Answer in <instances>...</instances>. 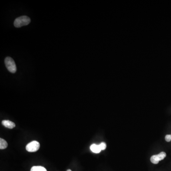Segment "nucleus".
<instances>
[{
  "label": "nucleus",
  "instance_id": "3",
  "mask_svg": "<svg viewBox=\"0 0 171 171\" xmlns=\"http://www.w3.org/2000/svg\"><path fill=\"white\" fill-rule=\"evenodd\" d=\"M40 147V143L36 141H33L28 143L26 145V149L29 152H34L38 151Z\"/></svg>",
  "mask_w": 171,
  "mask_h": 171
},
{
  "label": "nucleus",
  "instance_id": "9",
  "mask_svg": "<svg viewBox=\"0 0 171 171\" xmlns=\"http://www.w3.org/2000/svg\"><path fill=\"white\" fill-rule=\"evenodd\" d=\"M99 146L101 150H105L107 147V145H106L105 142H101L100 145H99Z\"/></svg>",
  "mask_w": 171,
  "mask_h": 171
},
{
  "label": "nucleus",
  "instance_id": "11",
  "mask_svg": "<svg viewBox=\"0 0 171 171\" xmlns=\"http://www.w3.org/2000/svg\"><path fill=\"white\" fill-rule=\"evenodd\" d=\"M67 171H72L71 170H70V169H68V170H67Z\"/></svg>",
  "mask_w": 171,
  "mask_h": 171
},
{
  "label": "nucleus",
  "instance_id": "6",
  "mask_svg": "<svg viewBox=\"0 0 171 171\" xmlns=\"http://www.w3.org/2000/svg\"><path fill=\"white\" fill-rule=\"evenodd\" d=\"M90 148V150H91V151L92 152L96 153V154L99 153L101 151L99 145H97L96 144L92 145H91Z\"/></svg>",
  "mask_w": 171,
  "mask_h": 171
},
{
  "label": "nucleus",
  "instance_id": "10",
  "mask_svg": "<svg viewBox=\"0 0 171 171\" xmlns=\"http://www.w3.org/2000/svg\"><path fill=\"white\" fill-rule=\"evenodd\" d=\"M165 139L166 140V141L168 142H169L171 141V135H166L165 137Z\"/></svg>",
  "mask_w": 171,
  "mask_h": 171
},
{
  "label": "nucleus",
  "instance_id": "4",
  "mask_svg": "<svg viewBox=\"0 0 171 171\" xmlns=\"http://www.w3.org/2000/svg\"><path fill=\"white\" fill-rule=\"evenodd\" d=\"M166 156V153L164 152H162L157 155H152L150 158V160L152 164H158L159 162L163 160Z\"/></svg>",
  "mask_w": 171,
  "mask_h": 171
},
{
  "label": "nucleus",
  "instance_id": "2",
  "mask_svg": "<svg viewBox=\"0 0 171 171\" xmlns=\"http://www.w3.org/2000/svg\"><path fill=\"white\" fill-rule=\"evenodd\" d=\"M4 62L7 69L9 72L11 73H15L16 72L17 67L16 64L13 58L10 57H6L5 58Z\"/></svg>",
  "mask_w": 171,
  "mask_h": 171
},
{
  "label": "nucleus",
  "instance_id": "7",
  "mask_svg": "<svg viewBox=\"0 0 171 171\" xmlns=\"http://www.w3.org/2000/svg\"><path fill=\"white\" fill-rule=\"evenodd\" d=\"M8 146V144L7 142L4 139H0V148L1 149H4L6 148Z\"/></svg>",
  "mask_w": 171,
  "mask_h": 171
},
{
  "label": "nucleus",
  "instance_id": "8",
  "mask_svg": "<svg viewBox=\"0 0 171 171\" xmlns=\"http://www.w3.org/2000/svg\"><path fill=\"white\" fill-rule=\"evenodd\" d=\"M31 171H47L46 168L41 166H33Z\"/></svg>",
  "mask_w": 171,
  "mask_h": 171
},
{
  "label": "nucleus",
  "instance_id": "1",
  "mask_svg": "<svg viewBox=\"0 0 171 171\" xmlns=\"http://www.w3.org/2000/svg\"><path fill=\"white\" fill-rule=\"evenodd\" d=\"M31 20L27 16H22L15 19L14 22V25L16 28H20L22 26L28 25Z\"/></svg>",
  "mask_w": 171,
  "mask_h": 171
},
{
  "label": "nucleus",
  "instance_id": "5",
  "mask_svg": "<svg viewBox=\"0 0 171 171\" xmlns=\"http://www.w3.org/2000/svg\"><path fill=\"white\" fill-rule=\"evenodd\" d=\"M2 124L4 127L10 129L14 128L15 127V123L10 120H3L2 121Z\"/></svg>",
  "mask_w": 171,
  "mask_h": 171
}]
</instances>
